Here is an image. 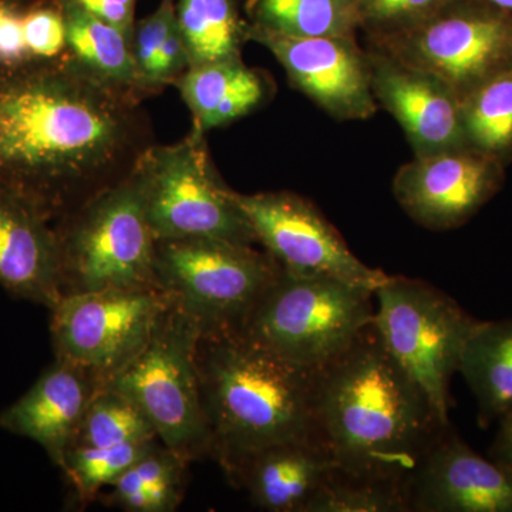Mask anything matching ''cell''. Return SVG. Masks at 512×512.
Returning a JSON list of instances; mask_svg holds the SVG:
<instances>
[{
  "label": "cell",
  "mask_w": 512,
  "mask_h": 512,
  "mask_svg": "<svg viewBox=\"0 0 512 512\" xmlns=\"http://www.w3.org/2000/svg\"><path fill=\"white\" fill-rule=\"evenodd\" d=\"M190 464L160 443L111 485L104 503L127 512H173L183 503Z\"/></svg>",
  "instance_id": "23"
},
{
  "label": "cell",
  "mask_w": 512,
  "mask_h": 512,
  "mask_svg": "<svg viewBox=\"0 0 512 512\" xmlns=\"http://www.w3.org/2000/svg\"><path fill=\"white\" fill-rule=\"evenodd\" d=\"M235 200L258 244L288 274L329 276L373 292L389 276L363 264L318 207L295 192L235 191Z\"/></svg>",
  "instance_id": "12"
},
{
  "label": "cell",
  "mask_w": 512,
  "mask_h": 512,
  "mask_svg": "<svg viewBox=\"0 0 512 512\" xmlns=\"http://www.w3.org/2000/svg\"><path fill=\"white\" fill-rule=\"evenodd\" d=\"M249 23L293 37H356L359 0H247Z\"/></svg>",
  "instance_id": "25"
},
{
  "label": "cell",
  "mask_w": 512,
  "mask_h": 512,
  "mask_svg": "<svg viewBox=\"0 0 512 512\" xmlns=\"http://www.w3.org/2000/svg\"><path fill=\"white\" fill-rule=\"evenodd\" d=\"M97 18L116 26L131 39L136 25L137 0H73Z\"/></svg>",
  "instance_id": "32"
},
{
  "label": "cell",
  "mask_w": 512,
  "mask_h": 512,
  "mask_svg": "<svg viewBox=\"0 0 512 512\" xmlns=\"http://www.w3.org/2000/svg\"><path fill=\"white\" fill-rule=\"evenodd\" d=\"M485 2L491 3V5L497 6V8L512 12V0H485Z\"/></svg>",
  "instance_id": "36"
},
{
  "label": "cell",
  "mask_w": 512,
  "mask_h": 512,
  "mask_svg": "<svg viewBox=\"0 0 512 512\" xmlns=\"http://www.w3.org/2000/svg\"><path fill=\"white\" fill-rule=\"evenodd\" d=\"M168 303L160 289L64 295L49 309L56 359L89 370L107 387L146 348Z\"/></svg>",
  "instance_id": "11"
},
{
  "label": "cell",
  "mask_w": 512,
  "mask_h": 512,
  "mask_svg": "<svg viewBox=\"0 0 512 512\" xmlns=\"http://www.w3.org/2000/svg\"><path fill=\"white\" fill-rule=\"evenodd\" d=\"M410 511L512 512V473L446 427L406 481Z\"/></svg>",
  "instance_id": "15"
},
{
  "label": "cell",
  "mask_w": 512,
  "mask_h": 512,
  "mask_svg": "<svg viewBox=\"0 0 512 512\" xmlns=\"http://www.w3.org/2000/svg\"><path fill=\"white\" fill-rule=\"evenodd\" d=\"M178 26L190 67L241 59L248 42V22L237 0H175Z\"/></svg>",
  "instance_id": "24"
},
{
  "label": "cell",
  "mask_w": 512,
  "mask_h": 512,
  "mask_svg": "<svg viewBox=\"0 0 512 512\" xmlns=\"http://www.w3.org/2000/svg\"><path fill=\"white\" fill-rule=\"evenodd\" d=\"M154 439H158L157 431L140 407L126 394L107 386L96 394L84 413L70 448L119 446Z\"/></svg>",
  "instance_id": "28"
},
{
  "label": "cell",
  "mask_w": 512,
  "mask_h": 512,
  "mask_svg": "<svg viewBox=\"0 0 512 512\" xmlns=\"http://www.w3.org/2000/svg\"><path fill=\"white\" fill-rule=\"evenodd\" d=\"M0 285L15 296L52 309L62 299L59 245L42 212L0 191Z\"/></svg>",
  "instance_id": "18"
},
{
  "label": "cell",
  "mask_w": 512,
  "mask_h": 512,
  "mask_svg": "<svg viewBox=\"0 0 512 512\" xmlns=\"http://www.w3.org/2000/svg\"><path fill=\"white\" fill-rule=\"evenodd\" d=\"M161 443L160 439L133 441L109 447L70 448L59 468L72 488L77 508H86L124 473Z\"/></svg>",
  "instance_id": "26"
},
{
  "label": "cell",
  "mask_w": 512,
  "mask_h": 512,
  "mask_svg": "<svg viewBox=\"0 0 512 512\" xmlns=\"http://www.w3.org/2000/svg\"><path fill=\"white\" fill-rule=\"evenodd\" d=\"M370 86L377 106L403 128L414 156L468 146L461 101L430 74L379 50L367 49Z\"/></svg>",
  "instance_id": "16"
},
{
  "label": "cell",
  "mask_w": 512,
  "mask_h": 512,
  "mask_svg": "<svg viewBox=\"0 0 512 512\" xmlns=\"http://www.w3.org/2000/svg\"><path fill=\"white\" fill-rule=\"evenodd\" d=\"M22 8L19 6L15 0H0V20L5 18L6 15L10 12V10Z\"/></svg>",
  "instance_id": "34"
},
{
  "label": "cell",
  "mask_w": 512,
  "mask_h": 512,
  "mask_svg": "<svg viewBox=\"0 0 512 512\" xmlns=\"http://www.w3.org/2000/svg\"><path fill=\"white\" fill-rule=\"evenodd\" d=\"M53 228L63 296L109 289H160L156 237L133 173L64 215Z\"/></svg>",
  "instance_id": "5"
},
{
  "label": "cell",
  "mask_w": 512,
  "mask_h": 512,
  "mask_svg": "<svg viewBox=\"0 0 512 512\" xmlns=\"http://www.w3.org/2000/svg\"><path fill=\"white\" fill-rule=\"evenodd\" d=\"M470 146L512 161V70L495 77L461 103Z\"/></svg>",
  "instance_id": "27"
},
{
  "label": "cell",
  "mask_w": 512,
  "mask_h": 512,
  "mask_svg": "<svg viewBox=\"0 0 512 512\" xmlns=\"http://www.w3.org/2000/svg\"><path fill=\"white\" fill-rule=\"evenodd\" d=\"M498 423L500 429L490 448V458L512 473V413L498 420Z\"/></svg>",
  "instance_id": "33"
},
{
  "label": "cell",
  "mask_w": 512,
  "mask_h": 512,
  "mask_svg": "<svg viewBox=\"0 0 512 512\" xmlns=\"http://www.w3.org/2000/svg\"><path fill=\"white\" fill-rule=\"evenodd\" d=\"M60 6L66 25L67 55L101 82L141 96L130 37L73 0H62Z\"/></svg>",
  "instance_id": "22"
},
{
  "label": "cell",
  "mask_w": 512,
  "mask_h": 512,
  "mask_svg": "<svg viewBox=\"0 0 512 512\" xmlns=\"http://www.w3.org/2000/svg\"><path fill=\"white\" fill-rule=\"evenodd\" d=\"M197 367L211 458L229 483L262 448L318 441L316 370L289 362L239 332L200 336Z\"/></svg>",
  "instance_id": "3"
},
{
  "label": "cell",
  "mask_w": 512,
  "mask_h": 512,
  "mask_svg": "<svg viewBox=\"0 0 512 512\" xmlns=\"http://www.w3.org/2000/svg\"><path fill=\"white\" fill-rule=\"evenodd\" d=\"M373 328L390 356L450 424V382L477 319L420 279L387 276L375 291Z\"/></svg>",
  "instance_id": "10"
},
{
  "label": "cell",
  "mask_w": 512,
  "mask_h": 512,
  "mask_svg": "<svg viewBox=\"0 0 512 512\" xmlns=\"http://www.w3.org/2000/svg\"><path fill=\"white\" fill-rule=\"evenodd\" d=\"M336 473L338 466L318 441H288L248 457L231 484L245 488L259 510L303 512Z\"/></svg>",
  "instance_id": "19"
},
{
  "label": "cell",
  "mask_w": 512,
  "mask_h": 512,
  "mask_svg": "<svg viewBox=\"0 0 512 512\" xmlns=\"http://www.w3.org/2000/svg\"><path fill=\"white\" fill-rule=\"evenodd\" d=\"M133 174L156 239L218 238L258 244L235 191L212 163L205 133L197 128L178 143L148 147Z\"/></svg>",
  "instance_id": "7"
},
{
  "label": "cell",
  "mask_w": 512,
  "mask_h": 512,
  "mask_svg": "<svg viewBox=\"0 0 512 512\" xmlns=\"http://www.w3.org/2000/svg\"><path fill=\"white\" fill-rule=\"evenodd\" d=\"M15 2L22 8H28V6L36 5V3H56V5H60L62 0H15Z\"/></svg>",
  "instance_id": "35"
},
{
  "label": "cell",
  "mask_w": 512,
  "mask_h": 512,
  "mask_svg": "<svg viewBox=\"0 0 512 512\" xmlns=\"http://www.w3.org/2000/svg\"><path fill=\"white\" fill-rule=\"evenodd\" d=\"M103 389L89 370L56 359L28 392L0 413V429L36 441L59 467L84 413Z\"/></svg>",
  "instance_id": "17"
},
{
  "label": "cell",
  "mask_w": 512,
  "mask_h": 512,
  "mask_svg": "<svg viewBox=\"0 0 512 512\" xmlns=\"http://www.w3.org/2000/svg\"><path fill=\"white\" fill-rule=\"evenodd\" d=\"M281 274L268 252L218 238L156 239L158 288L200 336L241 332Z\"/></svg>",
  "instance_id": "6"
},
{
  "label": "cell",
  "mask_w": 512,
  "mask_h": 512,
  "mask_svg": "<svg viewBox=\"0 0 512 512\" xmlns=\"http://www.w3.org/2000/svg\"><path fill=\"white\" fill-rule=\"evenodd\" d=\"M22 28L33 59H55L66 52L62 6L36 3L23 9Z\"/></svg>",
  "instance_id": "31"
},
{
  "label": "cell",
  "mask_w": 512,
  "mask_h": 512,
  "mask_svg": "<svg viewBox=\"0 0 512 512\" xmlns=\"http://www.w3.org/2000/svg\"><path fill=\"white\" fill-rule=\"evenodd\" d=\"M404 511H410L406 483L356 480L336 473L313 495L303 512Z\"/></svg>",
  "instance_id": "29"
},
{
  "label": "cell",
  "mask_w": 512,
  "mask_h": 512,
  "mask_svg": "<svg viewBox=\"0 0 512 512\" xmlns=\"http://www.w3.org/2000/svg\"><path fill=\"white\" fill-rule=\"evenodd\" d=\"M373 299L370 289L281 269L239 333L289 362L319 370L373 325Z\"/></svg>",
  "instance_id": "4"
},
{
  "label": "cell",
  "mask_w": 512,
  "mask_h": 512,
  "mask_svg": "<svg viewBox=\"0 0 512 512\" xmlns=\"http://www.w3.org/2000/svg\"><path fill=\"white\" fill-rule=\"evenodd\" d=\"M505 167L470 144L414 156L394 175V198L421 227L450 231L467 224L500 192Z\"/></svg>",
  "instance_id": "13"
},
{
  "label": "cell",
  "mask_w": 512,
  "mask_h": 512,
  "mask_svg": "<svg viewBox=\"0 0 512 512\" xmlns=\"http://www.w3.org/2000/svg\"><path fill=\"white\" fill-rule=\"evenodd\" d=\"M367 40L372 49L439 80L461 103L512 70V12L485 0H454L410 28Z\"/></svg>",
  "instance_id": "9"
},
{
  "label": "cell",
  "mask_w": 512,
  "mask_h": 512,
  "mask_svg": "<svg viewBox=\"0 0 512 512\" xmlns=\"http://www.w3.org/2000/svg\"><path fill=\"white\" fill-rule=\"evenodd\" d=\"M248 40L268 49L292 86L333 119L375 116L369 56L356 37H293L248 22Z\"/></svg>",
  "instance_id": "14"
},
{
  "label": "cell",
  "mask_w": 512,
  "mask_h": 512,
  "mask_svg": "<svg viewBox=\"0 0 512 512\" xmlns=\"http://www.w3.org/2000/svg\"><path fill=\"white\" fill-rule=\"evenodd\" d=\"M454 0H359L360 30L366 36L386 35L410 28Z\"/></svg>",
  "instance_id": "30"
},
{
  "label": "cell",
  "mask_w": 512,
  "mask_h": 512,
  "mask_svg": "<svg viewBox=\"0 0 512 512\" xmlns=\"http://www.w3.org/2000/svg\"><path fill=\"white\" fill-rule=\"evenodd\" d=\"M143 100L66 52L0 67V191L55 224L120 184L154 144Z\"/></svg>",
  "instance_id": "1"
},
{
  "label": "cell",
  "mask_w": 512,
  "mask_h": 512,
  "mask_svg": "<svg viewBox=\"0 0 512 512\" xmlns=\"http://www.w3.org/2000/svg\"><path fill=\"white\" fill-rule=\"evenodd\" d=\"M192 114V127L207 134L264 106L272 82L241 59L188 67L175 82Z\"/></svg>",
  "instance_id": "20"
},
{
  "label": "cell",
  "mask_w": 512,
  "mask_h": 512,
  "mask_svg": "<svg viewBox=\"0 0 512 512\" xmlns=\"http://www.w3.org/2000/svg\"><path fill=\"white\" fill-rule=\"evenodd\" d=\"M458 373L476 397L483 429L512 413V318L477 320L461 352Z\"/></svg>",
  "instance_id": "21"
},
{
  "label": "cell",
  "mask_w": 512,
  "mask_h": 512,
  "mask_svg": "<svg viewBox=\"0 0 512 512\" xmlns=\"http://www.w3.org/2000/svg\"><path fill=\"white\" fill-rule=\"evenodd\" d=\"M316 439L356 480L406 483L443 423L373 325L315 372Z\"/></svg>",
  "instance_id": "2"
},
{
  "label": "cell",
  "mask_w": 512,
  "mask_h": 512,
  "mask_svg": "<svg viewBox=\"0 0 512 512\" xmlns=\"http://www.w3.org/2000/svg\"><path fill=\"white\" fill-rule=\"evenodd\" d=\"M200 330L173 301L153 335L109 384L146 414L161 443L188 461L211 458V430L201 400L197 367Z\"/></svg>",
  "instance_id": "8"
}]
</instances>
